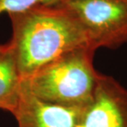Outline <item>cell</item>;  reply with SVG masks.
I'll return each instance as SVG.
<instances>
[{
  "instance_id": "52a82bcc",
  "label": "cell",
  "mask_w": 127,
  "mask_h": 127,
  "mask_svg": "<svg viewBox=\"0 0 127 127\" xmlns=\"http://www.w3.org/2000/svg\"><path fill=\"white\" fill-rule=\"evenodd\" d=\"M64 0H0V15L20 12L37 5H59Z\"/></svg>"
},
{
  "instance_id": "6da1fadb",
  "label": "cell",
  "mask_w": 127,
  "mask_h": 127,
  "mask_svg": "<svg viewBox=\"0 0 127 127\" xmlns=\"http://www.w3.org/2000/svg\"><path fill=\"white\" fill-rule=\"evenodd\" d=\"M8 16L22 80L65 53L92 45L82 25L61 4L37 5Z\"/></svg>"
},
{
  "instance_id": "8992f818",
  "label": "cell",
  "mask_w": 127,
  "mask_h": 127,
  "mask_svg": "<svg viewBox=\"0 0 127 127\" xmlns=\"http://www.w3.org/2000/svg\"><path fill=\"white\" fill-rule=\"evenodd\" d=\"M22 83L12 42L0 44V109L13 112L21 96Z\"/></svg>"
},
{
  "instance_id": "7a4b0ae2",
  "label": "cell",
  "mask_w": 127,
  "mask_h": 127,
  "mask_svg": "<svg viewBox=\"0 0 127 127\" xmlns=\"http://www.w3.org/2000/svg\"><path fill=\"white\" fill-rule=\"evenodd\" d=\"M96 49L86 45L72 50L22 80L29 92L43 101L83 109L93 97L100 73L93 58Z\"/></svg>"
},
{
  "instance_id": "277c9868",
  "label": "cell",
  "mask_w": 127,
  "mask_h": 127,
  "mask_svg": "<svg viewBox=\"0 0 127 127\" xmlns=\"http://www.w3.org/2000/svg\"><path fill=\"white\" fill-rule=\"evenodd\" d=\"M78 127H127V89L100 74L91 102L81 112Z\"/></svg>"
},
{
  "instance_id": "3957f363",
  "label": "cell",
  "mask_w": 127,
  "mask_h": 127,
  "mask_svg": "<svg viewBox=\"0 0 127 127\" xmlns=\"http://www.w3.org/2000/svg\"><path fill=\"white\" fill-rule=\"evenodd\" d=\"M93 46L115 49L127 43V0H64Z\"/></svg>"
},
{
  "instance_id": "5b68a950",
  "label": "cell",
  "mask_w": 127,
  "mask_h": 127,
  "mask_svg": "<svg viewBox=\"0 0 127 127\" xmlns=\"http://www.w3.org/2000/svg\"><path fill=\"white\" fill-rule=\"evenodd\" d=\"M82 110L43 101L22 83L18 104L12 114L18 127H78Z\"/></svg>"
}]
</instances>
